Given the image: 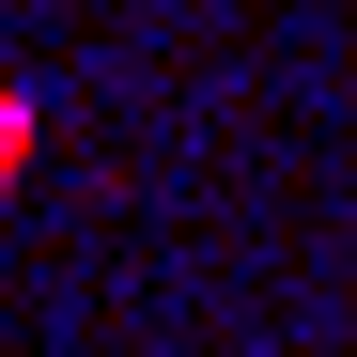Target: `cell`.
I'll use <instances>...</instances> for the list:
<instances>
[{"label": "cell", "mask_w": 357, "mask_h": 357, "mask_svg": "<svg viewBox=\"0 0 357 357\" xmlns=\"http://www.w3.org/2000/svg\"><path fill=\"white\" fill-rule=\"evenodd\" d=\"M31 171V93H0V187Z\"/></svg>", "instance_id": "6da1fadb"}]
</instances>
